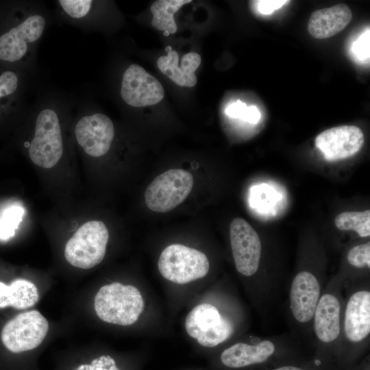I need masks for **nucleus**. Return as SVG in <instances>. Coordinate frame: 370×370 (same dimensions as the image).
I'll list each match as a JSON object with an SVG mask.
<instances>
[{"label":"nucleus","instance_id":"f257e3e1","mask_svg":"<svg viewBox=\"0 0 370 370\" xmlns=\"http://www.w3.org/2000/svg\"><path fill=\"white\" fill-rule=\"evenodd\" d=\"M68 96L56 90H45L29 108L31 134L25 143L30 160L50 169L61 160L65 150L64 124L75 108Z\"/></svg>","mask_w":370,"mask_h":370},{"label":"nucleus","instance_id":"f03ea898","mask_svg":"<svg viewBox=\"0 0 370 370\" xmlns=\"http://www.w3.org/2000/svg\"><path fill=\"white\" fill-rule=\"evenodd\" d=\"M53 16L40 1L20 3L0 34V62L35 74L38 45Z\"/></svg>","mask_w":370,"mask_h":370},{"label":"nucleus","instance_id":"7ed1b4c3","mask_svg":"<svg viewBox=\"0 0 370 370\" xmlns=\"http://www.w3.org/2000/svg\"><path fill=\"white\" fill-rule=\"evenodd\" d=\"M220 362L231 369L269 370L286 364L312 367L310 351L290 332L236 342L222 351Z\"/></svg>","mask_w":370,"mask_h":370},{"label":"nucleus","instance_id":"20e7f679","mask_svg":"<svg viewBox=\"0 0 370 370\" xmlns=\"http://www.w3.org/2000/svg\"><path fill=\"white\" fill-rule=\"evenodd\" d=\"M343 281L338 274L329 280L312 321L311 363L314 370H338Z\"/></svg>","mask_w":370,"mask_h":370},{"label":"nucleus","instance_id":"39448f33","mask_svg":"<svg viewBox=\"0 0 370 370\" xmlns=\"http://www.w3.org/2000/svg\"><path fill=\"white\" fill-rule=\"evenodd\" d=\"M344 291L338 370H354L369 349V281Z\"/></svg>","mask_w":370,"mask_h":370},{"label":"nucleus","instance_id":"423d86ee","mask_svg":"<svg viewBox=\"0 0 370 370\" xmlns=\"http://www.w3.org/2000/svg\"><path fill=\"white\" fill-rule=\"evenodd\" d=\"M94 306L97 315L102 321L125 326L138 319L144 309V300L135 286L114 282L99 290Z\"/></svg>","mask_w":370,"mask_h":370},{"label":"nucleus","instance_id":"0eeeda50","mask_svg":"<svg viewBox=\"0 0 370 370\" xmlns=\"http://www.w3.org/2000/svg\"><path fill=\"white\" fill-rule=\"evenodd\" d=\"M236 317L221 312L216 306L204 303L195 306L187 315L188 334L206 347H214L231 339L238 328Z\"/></svg>","mask_w":370,"mask_h":370},{"label":"nucleus","instance_id":"6e6552de","mask_svg":"<svg viewBox=\"0 0 370 370\" xmlns=\"http://www.w3.org/2000/svg\"><path fill=\"white\" fill-rule=\"evenodd\" d=\"M107 227L100 221H90L82 224L68 240L64 257L72 266L91 269L103 259L108 242Z\"/></svg>","mask_w":370,"mask_h":370},{"label":"nucleus","instance_id":"1a4fd4ad","mask_svg":"<svg viewBox=\"0 0 370 370\" xmlns=\"http://www.w3.org/2000/svg\"><path fill=\"white\" fill-rule=\"evenodd\" d=\"M79 108L73 127L76 143L90 157L104 156L110 151L115 136L112 121L103 113L90 110L86 101Z\"/></svg>","mask_w":370,"mask_h":370},{"label":"nucleus","instance_id":"9d476101","mask_svg":"<svg viewBox=\"0 0 370 370\" xmlns=\"http://www.w3.org/2000/svg\"><path fill=\"white\" fill-rule=\"evenodd\" d=\"M158 266L165 279L182 284L205 277L209 271L210 262L203 252L181 244H173L162 251Z\"/></svg>","mask_w":370,"mask_h":370},{"label":"nucleus","instance_id":"9b49d317","mask_svg":"<svg viewBox=\"0 0 370 370\" xmlns=\"http://www.w3.org/2000/svg\"><path fill=\"white\" fill-rule=\"evenodd\" d=\"M193 186L192 174L184 169H169L157 176L145 193L147 206L152 211L166 212L183 202Z\"/></svg>","mask_w":370,"mask_h":370},{"label":"nucleus","instance_id":"f8f14e48","mask_svg":"<svg viewBox=\"0 0 370 370\" xmlns=\"http://www.w3.org/2000/svg\"><path fill=\"white\" fill-rule=\"evenodd\" d=\"M48 330V321L40 312L27 311L17 314L5 324L1 339L9 352L22 354L38 347Z\"/></svg>","mask_w":370,"mask_h":370},{"label":"nucleus","instance_id":"ddd939ff","mask_svg":"<svg viewBox=\"0 0 370 370\" xmlns=\"http://www.w3.org/2000/svg\"><path fill=\"white\" fill-rule=\"evenodd\" d=\"M119 94L125 104L140 108L159 103L164 92L156 77L140 65L132 64L122 75Z\"/></svg>","mask_w":370,"mask_h":370},{"label":"nucleus","instance_id":"4468645a","mask_svg":"<svg viewBox=\"0 0 370 370\" xmlns=\"http://www.w3.org/2000/svg\"><path fill=\"white\" fill-rule=\"evenodd\" d=\"M362 131L355 125H341L324 130L315 138V146L328 161L353 156L364 144Z\"/></svg>","mask_w":370,"mask_h":370},{"label":"nucleus","instance_id":"2eb2a0df","mask_svg":"<svg viewBox=\"0 0 370 370\" xmlns=\"http://www.w3.org/2000/svg\"><path fill=\"white\" fill-rule=\"evenodd\" d=\"M352 18L350 8L344 3L317 10L310 15L308 31L314 38H328L343 30Z\"/></svg>","mask_w":370,"mask_h":370},{"label":"nucleus","instance_id":"dca6fc26","mask_svg":"<svg viewBox=\"0 0 370 370\" xmlns=\"http://www.w3.org/2000/svg\"><path fill=\"white\" fill-rule=\"evenodd\" d=\"M199 54L190 52L183 56L181 65L178 66L179 56L171 50L166 56H160L157 61L160 71L173 82L180 86L193 87L197 79L195 72L201 64Z\"/></svg>","mask_w":370,"mask_h":370},{"label":"nucleus","instance_id":"f3484780","mask_svg":"<svg viewBox=\"0 0 370 370\" xmlns=\"http://www.w3.org/2000/svg\"><path fill=\"white\" fill-rule=\"evenodd\" d=\"M349 269L340 274L344 288L369 281L370 242H365L351 247L345 258Z\"/></svg>","mask_w":370,"mask_h":370},{"label":"nucleus","instance_id":"a211bd4d","mask_svg":"<svg viewBox=\"0 0 370 370\" xmlns=\"http://www.w3.org/2000/svg\"><path fill=\"white\" fill-rule=\"evenodd\" d=\"M38 298L37 287L30 281L18 279L10 285L0 282V308L25 309L34 306Z\"/></svg>","mask_w":370,"mask_h":370},{"label":"nucleus","instance_id":"6ab92c4d","mask_svg":"<svg viewBox=\"0 0 370 370\" xmlns=\"http://www.w3.org/2000/svg\"><path fill=\"white\" fill-rule=\"evenodd\" d=\"M32 74L23 70L0 72V106L2 109L20 108L22 92Z\"/></svg>","mask_w":370,"mask_h":370},{"label":"nucleus","instance_id":"aec40b11","mask_svg":"<svg viewBox=\"0 0 370 370\" xmlns=\"http://www.w3.org/2000/svg\"><path fill=\"white\" fill-rule=\"evenodd\" d=\"M191 0H158L152 3L151 11L153 14L152 26L160 31L175 34L177 25L174 19V14L180 8Z\"/></svg>","mask_w":370,"mask_h":370},{"label":"nucleus","instance_id":"412c9836","mask_svg":"<svg viewBox=\"0 0 370 370\" xmlns=\"http://www.w3.org/2000/svg\"><path fill=\"white\" fill-rule=\"evenodd\" d=\"M336 227L342 231L353 230L362 238L370 236V210L344 212L334 219Z\"/></svg>","mask_w":370,"mask_h":370},{"label":"nucleus","instance_id":"4be33fe9","mask_svg":"<svg viewBox=\"0 0 370 370\" xmlns=\"http://www.w3.org/2000/svg\"><path fill=\"white\" fill-rule=\"evenodd\" d=\"M24 214V209L19 205H11L4 209L0 216V240L12 238Z\"/></svg>","mask_w":370,"mask_h":370},{"label":"nucleus","instance_id":"5701e85b","mask_svg":"<svg viewBox=\"0 0 370 370\" xmlns=\"http://www.w3.org/2000/svg\"><path fill=\"white\" fill-rule=\"evenodd\" d=\"M352 57L358 62L369 61V27H368L352 44Z\"/></svg>","mask_w":370,"mask_h":370},{"label":"nucleus","instance_id":"b1692460","mask_svg":"<svg viewBox=\"0 0 370 370\" xmlns=\"http://www.w3.org/2000/svg\"><path fill=\"white\" fill-rule=\"evenodd\" d=\"M73 370H121L113 358L108 355H102L82 362L74 367Z\"/></svg>","mask_w":370,"mask_h":370},{"label":"nucleus","instance_id":"393cba45","mask_svg":"<svg viewBox=\"0 0 370 370\" xmlns=\"http://www.w3.org/2000/svg\"><path fill=\"white\" fill-rule=\"evenodd\" d=\"M289 2L290 1L286 0H258L250 1L249 5L251 10L260 14L267 15Z\"/></svg>","mask_w":370,"mask_h":370},{"label":"nucleus","instance_id":"a878e982","mask_svg":"<svg viewBox=\"0 0 370 370\" xmlns=\"http://www.w3.org/2000/svg\"><path fill=\"white\" fill-rule=\"evenodd\" d=\"M247 105L241 101L230 104L225 109V114L230 117L241 119L243 117L247 108Z\"/></svg>","mask_w":370,"mask_h":370},{"label":"nucleus","instance_id":"bb28decb","mask_svg":"<svg viewBox=\"0 0 370 370\" xmlns=\"http://www.w3.org/2000/svg\"><path fill=\"white\" fill-rule=\"evenodd\" d=\"M260 119L258 109L254 106H247L242 120L251 123H256Z\"/></svg>","mask_w":370,"mask_h":370},{"label":"nucleus","instance_id":"cd10ccee","mask_svg":"<svg viewBox=\"0 0 370 370\" xmlns=\"http://www.w3.org/2000/svg\"><path fill=\"white\" fill-rule=\"evenodd\" d=\"M269 370H314L310 365L299 364H286L278 366Z\"/></svg>","mask_w":370,"mask_h":370},{"label":"nucleus","instance_id":"c85d7f7f","mask_svg":"<svg viewBox=\"0 0 370 370\" xmlns=\"http://www.w3.org/2000/svg\"><path fill=\"white\" fill-rule=\"evenodd\" d=\"M369 356L367 355L354 370H369Z\"/></svg>","mask_w":370,"mask_h":370},{"label":"nucleus","instance_id":"c756f323","mask_svg":"<svg viewBox=\"0 0 370 370\" xmlns=\"http://www.w3.org/2000/svg\"><path fill=\"white\" fill-rule=\"evenodd\" d=\"M171 50H172V49H171V46H167V47H166V49H165V51H166V52H169V51H171Z\"/></svg>","mask_w":370,"mask_h":370},{"label":"nucleus","instance_id":"7c9ffc66","mask_svg":"<svg viewBox=\"0 0 370 370\" xmlns=\"http://www.w3.org/2000/svg\"><path fill=\"white\" fill-rule=\"evenodd\" d=\"M163 34H164V35L165 36H169V35L170 34L168 32H166V31L164 32Z\"/></svg>","mask_w":370,"mask_h":370}]
</instances>
